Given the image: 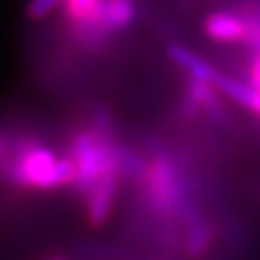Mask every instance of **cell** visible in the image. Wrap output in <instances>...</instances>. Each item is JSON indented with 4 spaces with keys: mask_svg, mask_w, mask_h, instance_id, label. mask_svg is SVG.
I'll return each mask as SVG.
<instances>
[{
    "mask_svg": "<svg viewBox=\"0 0 260 260\" xmlns=\"http://www.w3.org/2000/svg\"><path fill=\"white\" fill-rule=\"evenodd\" d=\"M63 0H29L25 6V16L29 20H44L45 16H49Z\"/></svg>",
    "mask_w": 260,
    "mask_h": 260,
    "instance_id": "obj_10",
    "label": "cell"
},
{
    "mask_svg": "<svg viewBox=\"0 0 260 260\" xmlns=\"http://www.w3.org/2000/svg\"><path fill=\"white\" fill-rule=\"evenodd\" d=\"M47 260H67L65 256H60V255H54V256H51V258H47Z\"/></svg>",
    "mask_w": 260,
    "mask_h": 260,
    "instance_id": "obj_13",
    "label": "cell"
},
{
    "mask_svg": "<svg viewBox=\"0 0 260 260\" xmlns=\"http://www.w3.org/2000/svg\"><path fill=\"white\" fill-rule=\"evenodd\" d=\"M89 126L96 132L100 138L107 139V141H119L118 132H116V121L110 112V109L103 103H96L92 105L89 114Z\"/></svg>",
    "mask_w": 260,
    "mask_h": 260,
    "instance_id": "obj_9",
    "label": "cell"
},
{
    "mask_svg": "<svg viewBox=\"0 0 260 260\" xmlns=\"http://www.w3.org/2000/svg\"><path fill=\"white\" fill-rule=\"evenodd\" d=\"M114 159L118 165L119 177L125 181H132V183H143L146 168H148V159H145L141 152L134 150L132 146H126L119 141L114 148Z\"/></svg>",
    "mask_w": 260,
    "mask_h": 260,
    "instance_id": "obj_7",
    "label": "cell"
},
{
    "mask_svg": "<svg viewBox=\"0 0 260 260\" xmlns=\"http://www.w3.org/2000/svg\"><path fill=\"white\" fill-rule=\"evenodd\" d=\"M6 146H8V136L0 132V157H2V154H4Z\"/></svg>",
    "mask_w": 260,
    "mask_h": 260,
    "instance_id": "obj_12",
    "label": "cell"
},
{
    "mask_svg": "<svg viewBox=\"0 0 260 260\" xmlns=\"http://www.w3.org/2000/svg\"><path fill=\"white\" fill-rule=\"evenodd\" d=\"M119 181H121V177H119L118 165H114L110 170H107L102 181L96 184V188L85 199L87 220H89V224L92 228H102L110 217L114 201H116V193H118Z\"/></svg>",
    "mask_w": 260,
    "mask_h": 260,
    "instance_id": "obj_4",
    "label": "cell"
},
{
    "mask_svg": "<svg viewBox=\"0 0 260 260\" xmlns=\"http://www.w3.org/2000/svg\"><path fill=\"white\" fill-rule=\"evenodd\" d=\"M248 83L253 85L256 90H260V51L258 53H253V58L248 65Z\"/></svg>",
    "mask_w": 260,
    "mask_h": 260,
    "instance_id": "obj_11",
    "label": "cell"
},
{
    "mask_svg": "<svg viewBox=\"0 0 260 260\" xmlns=\"http://www.w3.org/2000/svg\"><path fill=\"white\" fill-rule=\"evenodd\" d=\"M138 18V0H103V25L116 37L128 31Z\"/></svg>",
    "mask_w": 260,
    "mask_h": 260,
    "instance_id": "obj_6",
    "label": "cell"
},
{
    "mask_svg": "<svg viewBox=\"0 0 260 260\" xmlns=\"http://www.w3.org/2000/svg\"><path fill=\"white\" fill-rule=\"evenodd\" d=\"M0 179L25 190H60L74 186L76 165L67 152L56 155L35 136L18 134L8 138L0 157Z\"/></svg>",
    "mask_w": 260,
    "mask_h": 260,
    "instance_id": "obj_1",
    "label": "cell"
},
{
    "mask_svg": "<svg viewBox=\"0 0 260 260\" xmlns=\"http://www.w3.org/2000/svg\"><path fill=\"white\" fill-rule=\"evenodd\" d=\"M203 31L211 42L224 45H244L246 20L230 8L208 13L203 20Z\"/></svg>",
    "mask_w": 260,
    "mask_h": 260,
    "instance_id": "obj_3",
    "label": "cell"
},
{
    "mask_svg": "<svg viewBox=\"0 0 260 260\" xmlns=\"http://www.w3.org/2000/svg\"><path fill=\"white\" fill-rule=\"evenodd\" d=\"M167 58L179 71H183V73L186 74L188 80L203 81V83L213 85L217 74L220 73V71H217L210 61L204 60L201 54H197L195 51H191L190 47H184V45H181V44L168 45Z\"/></svg>",
    "mask_w": 260,
    "mask_h": 260,
    "instance_id": "obj_5",
    "label": "cell"
},
{
    "mask_svg": "<svg viewBox=\"0 0 260 260\" xmlns=\"http://www.w3.org/2000/svg\"><path fill=\"white\" fill-rule=\"evenodd\" d=\"M184 220L188 224V239H186V249L190 255L199 256L210 248L213 240V228L197 213V210L188 208L184 213Z\"/></svg>",
    "mask_w": 260,
    "mask_h": 260,
    "instance_id": "obj_8",
    "label": "cell"
},
{
    "mask_svg": "<svg viewBox=\"0 0 260 260\" xmlns=\"http://www.w3.org/2000/svg\"><path fill=\"white\" fill-rule=\"evenodd\" d=\"M141 184L146 201L162 215H184V211L190 208L184 175L168 152L154 148Z\"/></svg>",
    "mask_w": 260,
    "mask_h": 260,
    "instance_id": "obj_2",
    "label": "cell"
}]
</instances>
